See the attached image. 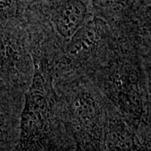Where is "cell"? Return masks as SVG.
Masks as SVG:
<instances>
[{"mask_svg":"<svg viewBox=\"0 0 151 151\" xmlns=\"http://www.w3.org/2000/svg\"><path fill=\"white\" fill-rule=\"evenodd\" d=\"M92 2L95 5L98 7L108 9L121 5L124 2V0H92Z\"/></svg>","mask_w":151,"mask_h":151,"instance_id":"4","label":"cell"},{"mask_svg":"<svg viewBox=\"0 0 151 151\" xmlns=\"http://www.w3.org/2000/svg\"><path fill=\"white\" fill-rule=\"evenodd\" d=\"M86 15V7L82 0H67L55 12V25L62 37L72 38L81 29Z\"/></svg>","mask_w":151,"mask_h":151,"instance_id":"2","label":"cell"},{"mask_svg":"<svg viewBox=\"0 0 151 151\" xmlns=\"http://www.w3.org/2000/svg\"><path fill=\"white\" fill-rule=\"evenodd\" d=\"M47 114V97L45 81L38 68L35 71L32 83L26 93L22 113L21 128L25 134H33L42 128Z\"/></svg>","mask_w":151,"mask_h":151,"instance_id":"1","label":"cell"},{"mask_svg":"<svg viewBox=\"0 0 151 151\" xmlns=\"http://www.w3.org/2000/svg\"><path fill=\"white\" fill-rule=\"evenodd\" d=\"M11 0H0V14L6 11L10 7Z\"/></svg>","mask_w":151,"mask_h":151,"instance_id":"5","label":"cell"},{"mask_svg":"<svg viewBox=\"0 0 151 151\" xmlns=\"http://www.w3.org/2000/svg\"><path fill=\"white\" fill-rule=\"evenodd\" d=\"M124 96L123 103L124 108L126 112L131 115L134 116L140 113V99L138 96V94L135 92H126Z\"/></svg>","mask_w":151,"mask_h":151,"instance_id":"3","label":"cell"},{"mask_svg":"<svg viewBox=\"0 0 151 151\" xmlns=\"http://www.w3.org/2000/svg\"><path fill=\"white\" fill-rule=\"evenodd\" d=\"M4 55H5V45L3 42V40L0 39V60L4 58Z\"/></svg>","mask_w":151,"mask_h":151,"instance_id":"6","label":"cell"}]
</instances>
